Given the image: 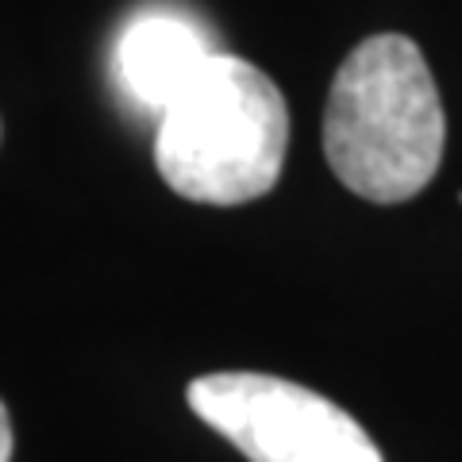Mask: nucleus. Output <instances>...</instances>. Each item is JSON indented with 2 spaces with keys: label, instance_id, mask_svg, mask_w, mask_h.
<instances>
[{
  "label": "nucleus",
  "instance_id": "nucleus-1",
  "mask_svg": "<svg viewBox=\"0 0 462 462\" xmlns=\"http://www.w3.org/2000/svg\"><path fill=\"white\" fill-rule=\"evenodd\" d=\"M447 120L436 78L409 35H370L343 58L324 108L336 178L374 205L409 200L436 178Z\"/></svg>",
  "mask_w": 462,
  "mask_h": 462
},
{
  "label": "nucleus",
  "instance_id": "nucleus-2",
  "mask_svg": "<svg viewBox=\"0 0 462 462\" xmlns=\"http://www.w3.org/2000/svg\"><path fill=\"white\" fill-rule=\"evenodd\" d=\"M289 108L282 89L247 58L212 51L170 100L154 135V166L197 205H247L282 178Z\"/></svg>",
  "mask_w": 462,
  "mask_h": 462
},
{
  "label": "nucleus",
  "instance_id": "nucleus-3",
  "mask_svg": "<svg viewBox=\"0 0 462 462\" xmlns=\"http://www.w3.org/2000/svg\"><path fill=\"white\" fill-rule=\"evenodd\" d=\"M185 401L251 462H385L351 412L273 374H205L189 382Z\"/></svg>",
  "mask_w": 462,
  "mask_h": 462
},
{
  "label": "nucleus",
  "instance_id": "nucleus-4",
  "mask_svg": "<svg viewBox=\"0 0 462 462\" xmlns=\"http://www.w3.org/2000/svg\"><path fill=\"white\" fill-rule=\"evenodd\" d=\"M208 54V39L189 20L151 12L139 16L116 42V74L139 105L166 112L170 100L197 78Z\"/></svg>",
  "mask_w": 462,
  "mask_h": 462
},
{
  "label": "nucleus",
  "instance_id": "nucleus-5",
  "mask_svg": "<svg viewBox=\"0 0 462 462\" xmlns=\"http://www.w3.org/2000/svg\"><path fill=\"white\" fill-rule=\"evenodd\" d=\"M12 451H16V431H12V416L0 401V462H12Z\"/></svg>",
  "mask_w": 462,
  "mask_h": 462
}]
</instances>
